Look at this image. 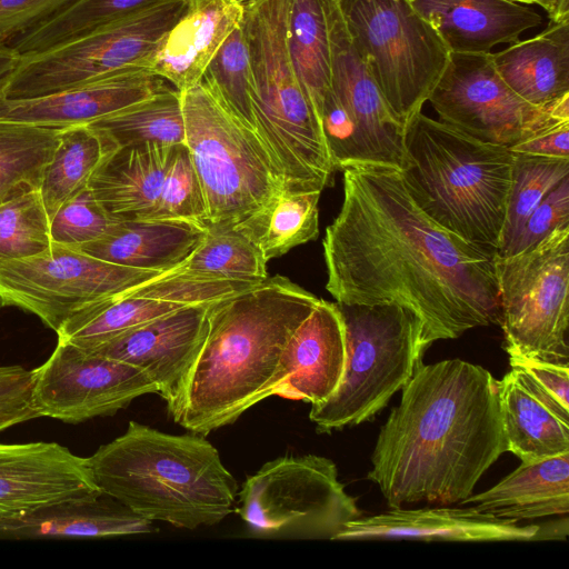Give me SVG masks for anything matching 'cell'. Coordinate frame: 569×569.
Listing matches in <instances>:
<instances>
[{
    "instance_id": "obj_16",
    "label": "cell",
    "mask_w": 569,
    "mask_h": 569,
    "mask_svg": "<svg viewBox=\"0 0 569 569\" xmlns=\"http://www.w3.org/2000/svg\"><path fill=\"white\" fill-rule=\"evenodd\" d=\"M331 91L350 120L361 163L402 168L406 127L396 119L355 48L336 0H325Z\"/></svg>"
},
{
    "instance_id": "obj_44",
    "label": "cell",
    "mask_w": 569,
    "mask_h": 569,
    "mask_svg": "<svg viewBox=\"0 0 569 569\" xmlns=\"http://www.w3.org/2000/svg\"><path fill=\"white\" fill-rule=\"evenodd\" d=\"M510 366L537 399L569 422V365L510 358Z\"/></svg>"
},
{
    "instance_id": "obj_37",
    "label": "cell",
    "mask_w": 569,
    "mask_h": 569,
    "mask_svg": "<svg viewBox=\"0 0 569 569\" xmlns=\"http://www.w3.org/2000/svg\"><path fill=\"white\" fill-rule=\"evenodd\" d=\"M267 262L233 224L208 223L201 243L173 270L260 283L268 278Z\"/></svg>"
},
{
    "instance_id": "obj_3",
    "label": "cell",
    "mask_w": 569,
    "mask_h": 569,
    "mask_svg": "<svg viewBox=\"0 0 569 569\" xmlns=\"http://www.w3.org/2000/svg\"><path fill=\"white\" fill-rule=\"evenodd\" d=\"M318 301L277 274L211 303L203 339L167 402L172 420L206 436L272 396L288 341Z\"/></svg>"
},
{
    "instance_id": "obj_48",
    "label": "cell",
    "mask_w": 569,
    "mask_h": 569,
    "mask_svg": "<svg viewBox=\"0 0 569 569\" xmlns=\"http://www.w3.org/2000/svg\"><path fill=\"white\" fill-rule=\"evenodd\" d=\"M509 150L511 152L569 158V121L558 122Z\"/></svg>"
},
{
    "instance_id": "obj_42",
    "label": "cell",
    "mask_w": 569,
    "mask_h": 569,
    "mask_svg": "<svg viewBox=\"0 0 569 569\" xmlns=\"http://www.w3.org/2000/svg\"><path fill=\"white\" fill-rule=\"evenodd\" d=\"M152 220L208 224L202 188L186 143L178 144Z\"/></svg>"
},
{
    "instance_id": "obj_20",
    "label": "cell",
    "mask_w": 569,
    "mask_h": 569,
    "mask_svg": "<svg viewBox=\"0 0 569 569\" xmlns=\"http://www.w3.org/2000/svg\"><path fill=\"white\" fill-rule=\"evenodd\" d=\"M539 525L498 518L466 508L391 510L359 517L347 523L335 540L417 539L426 541H532L540 539Z\"/></svg>"
},
{
    "instance_id": "obj_50",
    "label": "cell",
    "mask_w": 569,
    "mask_h": 569,
    "mask_svg": "<svg viewBox=\"0 0 569 569\" xmlns=\"http://www.w3.org/2000/svg\"><path fill=\"white\" fill-rule=\"evenodd\" d=\"M20 59L21 56L13 48L8 44H0V96Z\"/></svg>"
},
{
    "instance_id": "obj_4",
    "label": "cell",
    "mask_w": 569,
    "mask_h": 569,
    "mask_svg": "<svg viewBox=\"0 0 569 569\" xmlns=\"http://www.w3.org/2000/svg\"><path fill=\"white\" fill-rule=\"evenodd\" d=\"M88 460L102 493L152 523L190 530L217 525L238 493L219 451L193 432L171 435L130 421Z\"/></svg>"
},
{
    "instance_id": "obj_10",
    "label": "cell",
    "mask_w": 569,
    "mask_h": 569,
    "mask_svg": "<svg viewBox=\"0 0 569 569\" xmlns=\"http://www.w3.org/2000/svg\"><path fill=\"white\" fill-rule=\"evenodd\" d=\"M496 277L509 358L569 365V224L516 254H496Z\"/></svg>"
},
{
    "instance_id": "obj_39",
    "label": "cell",
    "mask_w": 569,
    "mask_h": 569,
    "mask_svg": "<svg viewBox=\"0 0 569 569\" xmlns=\"http://www.w3.org/2000/svg\"><path fill=\"white\" fill-rule=\"evenodd\" d=\"M201 82L237 121L256 133L252 71L241 23L217 50Z\"/></svg>"
},
{
    "instance_id": "obj_51",
    "label": "cell",
    "mask_w": 569,
    "mask_h": 569,
    "mask_svg": "<svg viewBox=\"0 0 569 569\" xmlns=\"http://www.w3.org/2000/svg\"><path fill=\"white\" fill-rule=\"evenodd\" d=\"M4 306L2 297L0 296V309Z\"/></svg>"
},
{
    "instance_id": "obj_8",
    "label": "cell",
    "mask_w": 569,
    "mask_h": 569,
    "mask_svg": "<svg viewBox=\"0 0 569 569\" xmlns=\"http://www.w3.org/2000/svg\"><path fill=\"white\" fill-rule=\"evenodd\" d=\"M182 93L186 146L206 200L208 223L237 224L283 189L258 136L200 82Z\"/></svg>"
},
{
    "instance_id": "obj_18",
    "label": "cell",
    "mask_w": 569,
    "mask_h": 569,
    "mask_svg": "<svg viewBox=\"0 0 569 569\" xmlns=\"http://www.w3.org/2000/svg\"><path fill=\"white\" fill-rule=\"evenodd\" d=\"M168 87L149 69H129L44 96H0V120L42 127L89 124Z\"/></svg>"
},
{
    "instance_id": "obj_32",
    "label": "cell",
    "mask_w": 569,
    "mask_h": 569,
    "mask_svg": "<svg viewBox=\"0 0 569 569\" xmlns=\"http://www.w3.org/2000/svg\"><path fill=\"white\" fill-rule=\"evenodd\" d=\"M119 148L186 143L182 93L166 87L149 98L89 123Z\"/></svg>"
},
{
    "instance_id": "obj_24",
    "label": "cell",
    "mask_w": 569,
    "mask_h": 569,
    "mask_svg": "<svg viewBox=\"0 0 569 569\" xmlns=\"http://www.w3.org/2000/svg\"><path fill=\"white\" fill-rule=\"evenodd\" d=\"M177 146L119 148L96 171L88 187L113 216L152 220Z\"/></svg>"
},
{
    "instance_id": "obj_38",
    "label": "cell",
    "mask_w": 569,
    "mask_h": 569,
    "mask_svg": "<svg viewBox=\"0 0 569 569\" xmlns=\"http://www.w3.org/2000/svg\"><path fill=\"white\" fill-rule=\"evenodd\" d=\"M511 187L497 256H507L527 219L565 178L569 158L512 152Z\"/></svg>"
},
{
    "instance_id": "obj_49",
    "label": "cell",
    "mask_w": 569,
    "mask_h": 569,
    "mask_svg": "<svg viewBox=\"0 0 569 569\" xmlns=\"http://www.w3.org/2000/svg\"><path fill=\"white\" fill-rule=\"evenodd\" d=\"M520 4H535L547 13L550 22H569V0H509Z\"/></svg>"
},
{
    "instance_id": "obj_5",
    "label": "cell",
    "mask_w": 569,
    "mask_h": 569,
    "mask_svg": "<svg viewBox=\"0 0 569 569\" xmlns=\"http://www.w3.org/2000/svg\"><path fill=\"white\" fill-rule=\"evenodd\" d=\"M401 170L419 208L446 230L497 253L511 187L512 152L422 112L407 123Z\"/></svg>"
},
{
    "instance_id": "obj_17",
    "label": "cell",
    "mask_w": 569,
    "mask_h": 569,
    "mask_svg": "<svg viewBox=\"0 0 569 569\" xmlns=\"http://www.w3.org/2000/svg\"><path fill=\"white\" fill-rule=\"evenodd\" d=\"M102 492L89 460L58 442H0V523Z\"/></svg>"
},
{
    "instance_id": "obj_31",
    "label": "cell",
    "mask_w": 569,
    "mask_h": 569,
    "mask_svg": "<svg viewBox=\"0 0 569 569\" xmlns=\"http://www.w3.org/2000/svg\"><path fill=\"white\" fill-rule=\"evenodd\" d=\"M116 150V144L90 124L63 130L39 188L50 220L62 203L88 187L96 171Z\"/></svg>"
},
{
    "instance_id": "obj_33",
    "label": "cell",
    "mask_w": 569,
    "mask_h": 569,
    "mask_svg": "<svg viewBox=\"0 0 569 569\" xmlns=\"http://www.w3.org/2000/svg\"><path fill=\"white\" fill-rule=\"evenodd\" d=\"M288 48L297 77L320 120L325 99L331 90L325 0H293L288 26Z\"/></svg>"
},
{
    "instance_id": "obj_14",
    "label": "cell",
    "mask_w": 569,
    "mask_h": 569,
    "mask_svg": "<svg viewBox=\"0 0 569 569\" xmlns=\"http://www.w3.org/2000/svg\"><path fill=\"white\" fill-rule=\"evenodd\" d=\"M428 101L446 122L482 142L508 149L569 121V97L539 108L516 94L489 53H451Z\"/></svg>"
},
{
    "instance_id": "obj_46",
    "label": "cell",
    "mask_w": 569,
    "mask_h": 569,
    "mask_svg": "<svg viewBox=\"0 0 569 569\" xmlns=\"http://www.w3.org/2000/svg\"><path fill=\"white\" fill-rule=\"evenodd\" d=\"M32 373L20 365L0 366V432L39 418L31 403Z\"/></svg>"
},
{
    "instance_id": "obj_35",
    "label": "cell",
    "mask_w": 569,
    "mask_h": 569,
    "mask_svg": "<svg viewBox=\"0 0 569 569\" xmlns=\"http://www.w3.org/2000/svg\"><path fill=\"white\" fill-rule=\"evenodd\" d=\"M64 129L0 120V202L40 188Z\"/></svg>"
},
{
    "instance_id": "obj_30",
    "label": "cell",
    "mask_w": 569,
    "mask_h": 569,
    "mask_svg": "<svg viewBox=\"0 0 569 569\" xmlns=\"http://www.w3.org/2000/svg\"><path fill=\"white\" fill-rule=\"evenodd\" d=\"M320 194L282 189L234 227L269 261L318 237Z\"/></svg>"
},
{
    "instance_id": "obj_2",
    "label": "cell",
    "mask_w": 569,
    "mask_h": 569,
    "mask_svg": "<svg viewBox=\"0 0 569 569\" xmlns=\"http://www.w3.org/2000/svg\"><path fill=\"white\" fill-rule=\"evenodd\" d=\"M381 427L368 479L389 507L459 503L507 451L498 380L461 359L416 368Z\"/></svg>"
},
{
    "instance_id": "obj_36",
    "label": "cell",
    "mask_w": 569,
    "mask_h": 569,
    "mask_svg": "<svg viewBox=\"0 0 569 569\" xmlns=\"http://www.w3.org/2000/svg\"><path fill=\"white\" fill-rule=\"evenodd\" d=\"M169 1L172 0H73L9 46L26 56Z\"/></svg>"
},
{
    "instance_id": "obj_47",
    "label": "cell",
    "mask_w": 569,
    "mask_h": 569,
    "mask_svg": "<svg viewBox=\"0 0 569 569\" xmlns=\"http://www.w3.org/2000/svg\"><path fill=\"white\" fill-rule=\"evenodd\" d=\"M73 0H0V44L44 22Z\"/></svg>"
},
{
    "instance_id": "obj_22",
    "label": "cell",
    "mask_w": 569,
    "mask_h": 569,
    "mask_svg": "<svg viewBox=\"0 0 569 569\" xmlns=\"http://www.w3.org/2000/svg\"><path fill=\"white\" fill-rule=\"evenodd\" d=\"M440 36L451 53H489L513 43L542 22L541 16L509 0H407Z\"/></svg>"
},
{
    "instance_id": "obj_25",
    "label": "cell",
    "mask_w": 569,
    "mask_h": 569,
    "mask_svg": "<svg viewBox=\"0 0 569 569\" xmlns=\"http://www.w3.org/2000/svg\"><path fill=\"white\" fill-rule=\"evenodd\" d=\"M206 232L207 226L184 220L121 219L102 238L74 249L114 264L162 273L182 263Z\"/></svg>"
},
{
    "instance_id": "obj_41",
    "label": "cell",
    "mask_w": 569,
    "mask_h": 569,
    "mask_svg": "<svg viewBox=\"0 0 569 569\" xmlns=\"http://www.w3.org/2000/svg\"><path fill=\"white\" fill-rule=\"evenodd\" d=\"M261 283V282H260ZM259 283L169 270L122 293L181 306L210 305Z\"/></svg>"
},
{
    "instance_id": "obj_34",
    "label": "cell",
    "mask_w": 569,
    "mask_h": 569,
    "mask_svg": "<svg viewBox=\"0 0 569 569\" xmlns=\"http://www.w3.org/2000/svg\"><path fill=\"white\" fill-rule=\"evenodd\" d=\"M183 306L120 293L74 313L57 332L58 340L90 350Z\"/></svg>"
},
{
    "instance_id": "obj_1",
    "label": "cell",
    "mask_w": 569,
    "mask_h": 569,
    "mask_svg": "<svg viewBox=\"0 0 569 569\" xmlns=\"http://www.w3.org/2000/svg\"><path fill=\"white\" fill-rule=\"evenodd\" d=\"M342 172V204L322 241L336 302L409 308L422 321L426 349L499 323L495 252L426 214L400 169L356 163Z\"/></svg>"
},
{
    "instance_id": "obj_9",
    "label": "cell",
    "mask_w": 569,
    "mask_h": 569,
    "mask_svg": "<svg viewBox=\"0 0 569 569\" xmlns=\"http://www.w3.org/2000/svg\"><path fill=\"white\" fill-rule=\"evenodd\" d=\"M358 53L405 127L421 112L451 52L407 0H336Z\"/></svg>"
},
{
    "instance_id": "obj_40",
    "label": "cell",
    "mask_w": 569,
    "mask_h": 569,
    "mask_svg": "<svg viewBox=\"0 0 569 569\" xmlns=\"http://www.w3.org/2000/svg\"><path fill=\"white\" fill-rule=\"evenodd\" d=\"M51 246L50 219L39 189L0 202V260L34 257Z\"/></svg>"
},
{
    "instance_id": "obj_11",
    "label": "cell",
    "mask_w": 569,
    "mask_h": 569,
    "mask_svg": "<svg viewBox=\"0 0 569 569\" xmlns=\"http://www.w3.org/2000/svg\"><path fill=\"white\" fill-rule=\"evenodd\" d=\"M236 509L260 538L329 539L361 516L336 463L322 456H282L247 477Z\"/></svg>"
},
{
    "instance_id": "obj_27",
    "label": "cell",
    "mask_w": 569,
    "mask_h": 569,
    "mask_svg": "<svg viewBox=\"0 0 569 569\" xmlns=\"http://www.w3.org/2000/svg\"><path fill=\"white\" fill-rule=\"evenodd\" d=\"M498 518L516 520L569 512V452L522 461L492 488L459 502Z\"/></svg>"
},
{
    "instance_id": "obj_28",
    "label": "cell",
    "mask_w": 569,
    "mask_h": 569,
    "mask_svg": "<svg viewBox=\"0 0 569 569\" xmlns=\"http://www.w3.org/2000/svg\"><path fill=\"white\" fill-rule=\"evenodd\" d=\"M152 522L111 497L72 500L0 523V538L114 537L150 533Z\"/></svg>"
},
{
    "instance_id": "obj_19",
    "label": "cell",
    "mask_w": 569,
    "mask_h": 569,
    "mask_svg": "<svg viewBox=\"0 0 569 569\" xmlns=\"http://www.w3.org/2000/svg\"><path fill=\"white\" fill-rule=\"evenodd\" d=\"M210 305L183 306L90 351L141 369L168 402L203 339Z\"/></svg>"
},
{
    "instance_id": "obj_45",
    "label": "cell",
    "mask_w": 569,
    "mask_h": 569,
    "mask_svg": "<svg viewBox=\"0 0 569 569\" xmlns=\"http://www.w3.org/2000/svg\"><path fill=\"white\" fill-rule=\"evenodd\" d=\"M569 224V177L538 204L527 219L507 256L516 254L542 240L555 229Z\"/></svg>"
},
{
    "instance_id": "obj_26",
    "label": "cell",
    "mask_w": 569,
    "mask_h": 569,
    "mask_svg": "<svg viewBox=\"0 0 569 569\" xmlns=\"http://www.w3.org/2000/svg\"><path fill=\"white\" fill-rule=\"evenodd\" d=\"M491 59L503 82L532 106L548 108L569 97V22H550Z\"/></svg>"
},
{
    "instance_id": "obj_15",
    "label": "cell",
    "mask_w": 569,
    "mask_h": 569,
    "mask_svg": "<svg viewBox=\"0 0 569 569\" xmlns=\"http://www.w3.org/2000/svg\"><path fill=\"white\" fill-rule=\"evenodd\" d=\"M31 373L37 415L67 423L112 416L140 396L158 393L141 369L61 340Z\"/></svg>"
},
{
    "instance_id": "obj_12",
    "label": "cell",
    "mask_w": 569,
    "mask_h": 569,
    "mask_svg": "<svg viewBox=\"0 0 569 569\" xmlns=\"http://www.w3.org/2000/svg\"><path fill=\"white\" fill-rule=\"evenodd\" d=\"M187 1L172 0L21 56L1 96L34 98L129 69L151 70L160 41L182 16Z\"/></svg>"
},
{
    "instance_id": "obj_13",
    "label": "cell",
    "mask_w": 569,
    "mask_h": 569,
    "mask_svg": "<svg viewBox=\"0 0 569 569\" xmlns=\"http://www.w3.org/2000/svg\"><path fill=\"white\" fill-rule=\"evenodd\" d=\"M159 274L52 242L49 250L38 256L0 260V296L4 306L36 315L57 333L78 311Z\"/></svg>"
},
{
    "instance_id": "obj_21",
    "label": "cell",
    "mask_w": 569,
    "mask_h": 569,
    "mask_svg": "<svg viewBox=\"0 0 569 569\" xmlns=\"http://www.w3.org/2000/svg\"><path fill=\"white\" fill-rule=\"evenodd\" d=\"M346 363L345 325L337 302L319 299L286 347L272 396L311 405L339 387Z\"/></svg>"
},
{
    "instance_id": "obj_23",
    "label": "cell",
    "mask_w": 569,
    "mask_h": 569,
    "mask_svg": "<svg viewBox=\"0 0 569 569\" xmlns=\"http://www.w3.org/2000/svg\"><path fill=\"white\" fill-rule=\"evenodd\" d=\"M241 18L242 8L233 0H188L182 16L160 41L151 70L181 92L200 83L208 63Z\"/></svg>"
},
{
    "instance_id": "obj_6",
    "label": "cell",
    "mask_w": 569,
    "mask_h": 569,
    "mask_svg": "<svg viewBox=\"0 0 569 569\" xmlns=\"http://www.w3.org/2000/svg\"><path fill=\"white\" fill-rule=\"evenodd\" d=\"M242 8L253 80L256 133L283 189L322 191L335 172L320 120L293 69L288 26L293 0H233Z\"/></svg>"
},
{
    "instance_id": "obj_7",
    "label": "cell",
    "mask_w": 569,
    "mask_h": 569,
    "mask_svg": "<svg viewBox=\"0 0 569 569\" xmlns=\"http://www.w3.org/2000/svg\"><path fill=\"white\" fill-rule=\"evenodd\" d=\"M345 325L346 363L337 390L311 405L309 419L325 433L371 420L411 379L427 350L423 325L395 302L339 303Z\"/></svg>"
},
{
    "instance_id": "obj_43",
    "label": "cell",
    "mask_w": 569,
    "mask_h": 569,
    "mask_svg": "<svg viewBox=\"0 0 569 569\" xmlns=\"http://www.w3.org/2000/svg\"><path fill=\"white\" fill-rule=\"evenodd\" d=\"M120 220L87 187L59 207L50 220V234L52 242L77 248L102 238Z\"/></svg>"
},
{
    "instance_id": "obj_29",
    "label": "cell",
    "mask_w": 569,
    "mask_h": 569,
    "mask_svg": "<svg viewBox=\"0 0 569 569\" xmlns=\"http://www.w3.org/2000/svg\"><path fill=\"white\" fill-rule=\"evenodd\" d=\"M507 451L521 461L569 452V422L537 399L511 369L498 381Z\"/></svg>"
}]
</instances>
